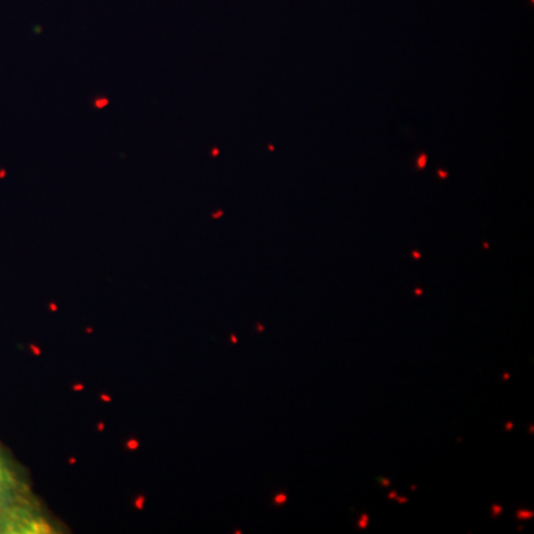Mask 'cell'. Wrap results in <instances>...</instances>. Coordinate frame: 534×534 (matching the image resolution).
Masks as SVG:
<instances>
[{
    "mask_svg": "<svg viewBox=\"0 0 534 534\" xmlns=\"http://www.w3.org/2000/svg\"><path fill=\"white\" fill-rule=\"evenodd\" d=\"M388 498H389V499H395V498H396V491H391Z\"/></svg>",
    "mask_w": 534,
    "mask_h": 534,
    "instance_id": "obj_9",
    "label": "cell"
},
{
    "mask_svg": "<svg viewBox=\"0 0 534 534\" xmlns=\"http://www.w3.org/2000/svg\"><path fill=\"white\" fill-rule=\"evenodd\" d=\"M514 429V423H512V421H507V423H506V430H512Z\"/></svg>",
    "mask_w": 534,
    "mask_h": 534,
    "instance_id": "obj_7",
    "label": "cell"
},
{
    "mask_svg": "<svg viewBox=\"0 0 534 534\" xmlns=\"http://www.w3.org/2000/svg\"><path fill=\"white\" fill-rule=\"evenodd\" d=\"M509 379V372H505L503 374V380H507Z\"/></svg>",
    "mask_w": 534,
    "mask_h": 534,
    "instance_id": "obj_11",
    "label": "cell"
},
{
    "mask_svg": "<svg viewBox=\"0 0 534 534\" xmlns=\"http://www.w3.org/2000/svg\"><path fill=\"white\" fill-rule=\"evenodd\" d=\"M396 500H398L400 503H407L408 502V499L407 498H398V496H396V498H395Z\"/></svg>",
    "mask_w": 534,
    "mask_h": 534,
    "instance_id": "obj_8",
    "label": "cell"
},
{
    "mask_svg": "<svg viewBox=\"0 0 534 534\" xmlns=\"http://www.w3.org/2000/svg\"><path fill=\"white\" fill-rule=\"evenodd\" d=\"M368 523H370V517L367 514H363L358 521V527L361 530H365L368 527Z\"/></svg>",
    "mask_w": 534,
    "mask_h": 534,
    "instance_id": "obj_3",
    "label": "cell"
},
{
    "mask_svg": "<svg viewBox=\"0 0 534 534\" xmlns=\"http://www.w3.org/2000/svg\"><path fill=\"white\" fill-rule=\"evenodd\" d=\"M413 255H414V257H416V258H420V257H421V255H420V254H419V253H417V251H414V253H413Z\"/></svg>",
    "mask_w": 534,
    "mask_h": 534,
    "instance_id": "obj_12",
    "label": "cell"
},
{
    "mask_svg": "<svg viewBox=\"0 0 534 534\" xmlns=\"http://www.w3.org/2000/svg\"><path fill=\"white\" fill-rule=\"evenodd\" d=\"M416 294H417V295H421V294H423V291H421L420 288H417V290H416Z\"/></svg>",
    "mask_w": 534,
    "mask_h": 534,
    "instance_id": "obj_10",
    "label": "cell"
},
{
    "mask_svg": "<svg viewBox=\"0 0 534 534\" xmlns=\"http://www.w3.org/2000/svg\"><path fill=\"white\" fill-rule=\"evenodd\" d=\"M503 514V506L502 505H493L491 506V515L493 518H498Z\"/></svg>",
    "mask_w": 534,
    "mask_h": 534,
    "instance_id": "obj_4",
    "label": "cell"
},
{
    "mask_svg": "<svg viewBox=\"0 0 534 534\" xmlns=\"http://www.w3.org/2000/svg\"><path fill=\"white\" fill-rule=\"evenodd\" d=\"M380 482H381V486H384V487H388V486H391V482H389V479H384V478H380Z\"/></svg>",
    "mask_w": 534,
    "mask_h": 534,
    "instance_id": "obj_6",
    "label": "cell"
},
{
    "mask_svg": "<svg viewBox=\"0 0 534 534\" xmlns=\"http://www.w3.org/2000/svg\"><path fill=\"white\" fill-rule=\"evenodd\" d=\"M61 531L36 498L26 470L0 442V534Z\"/></svg>",
    "mask_w": 534,
    "mask_h": 534,
    "instance_id": "obj_1",
    "label": "cell"
},
{
    "mask_svg": "<svg viewBox=\"0 0 534 534\" xmlns=\"http://www.w3.org/2000/svg\"><path fill=\"white\" fill-rule=\"evenodd\" d=\"M287 496H285V494H281V496H278V498H276V503H283V502H287Z\"/></svg>",
    "mask_w": 534,
    "mask_h": 534,
    "instance_id": "obj_5",
    "label": "cell"
},
{
    "mask_svg": "<svg viewBox=\"0 0 534 534\" xmlns=\"http://www.w3.org/2000/svg\"><path fill=\"white\" fill-rule=\"evenodd\" d=\"M515 517L518 519H530L534 517V512L533 511H524V509H519V511L515 514Z\"/></svg>",
    "mask_w": 534,
    "mask_h": 534,
    "instance_id": "obj_2",
    "label": "cell"
}]
</instances>
